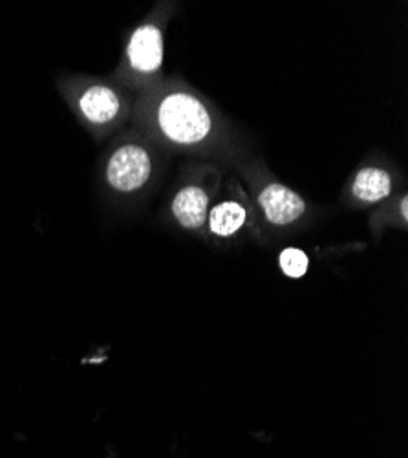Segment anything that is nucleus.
Returning a JSON list of instances; mask_svg holds the SVG:
<instances>
[{"instance_id":"0eeeda50","label":"nucleus","mask_w":408,"mask_h":458,"mask_svg":"<svg viewBox=\"0 0 408 458\" xmlns=\"http://www.w3.org/2000/svg\"><path fill=\"white\" fill-rule=\"evenodd\" d=\"M392 191V178L387 171L378 167H366L357 173L354 180V195L361 202L376 204L385 200Z\"/></svg>"},{"instance_id":"1a4fd4ad","label":"nucleus","mask_w":408,"mask_h":458,"mask_svg":"<svg viewBox=\"0 0 408 458\" xmlns=\"http://www.w3.org/2000/svg\"><path fill=\"white\" fill-rule=\"evenodd\" d=\"M280 268L287 277H303L308 272V255L303 250H296V248H287L280 253Z\"/></svg>"},{"instance_id":"423d86ee","label":"nucleus","mask_w":408,"mask_h":458,"mask_svg":"<svg viewBox=\"0 0 408 458\" xmlns=\"http://www.w3.org/2000/svg\"><path fill=\"white\" fill-rule=\"evenodd\" d=\"M209 197L202 187H183L172 200V215L183 227H200L207 218Z\"/></svg>"},{"instance_id":"39448f33","label":"nucleus","mask_w":408,"mask_h":458,"mask_svg":"<svg viewBox=\"0 0 408 458\" xmlns=\"http://www.w3.org/2000/svg\"><path fill=\"white\" fill-rule=\"evenodd\" d=\"M79 110L90 123L104 125L118 118L121 99L106 85H92L79 96Z\"/></svg>"},{"instance_id":"9d476101","label":"nucleus","mask_w":408,"mask_h":458,"mask_svg":"<svg viewBox=\"0 0 408 458\" xmlns=\"http://www.w3.org/2000/svg\"><path fill=\"white\" fill-rule=\"evenodd\" d=\"M401 213H403V218L408 216V200H406V197H403V200H401Z\"/></svg>"},{"instance_id":"20e7f679","label":"nucleus","mask_w":408,"mask_h":458,"mask_svg":"<svg viewBox=\"0 0 408 458\" xmlns=\"http://www.w3.org/2000/svg\"><path fill=\"white\" fill-rule=\"evenodd\" d=\"M258 204L266 218L275 225H287L306 211L304 200L282 183H270L264 187L262 193L258 195Z\"/></svg>"},{"instance_id":"f257e3e1","label":"nucleus","mask_w":408,"mask_h":458,"mask_svg":"<svg viewBox=\"0 0 408 458\" xmlns=\"http://www.w3.org/2000/svg\"><path fill=\"white\" fill-rule=\"evenodd\" d=\"M158 125L171 141L179 145H193L205 140L212 127L204 103L183 92L171 94L160 103Z\"/></svg>"},{"instance_id":"f03ea898","label":"nucleus","mask_w":408,"mask_h":458,"mask_svg":"<svg viewBox=\"0 0 408 458\" xmlns=\"http://www.w3.org/2000/svg\"><path fill=\"white\" fill-rule=\"evenodd\" d=\"M153 173L151 155L136 143L118 147L106 164V182L120 193H132L143 187Z\"/></svg>"},{"instance_id":"6e6552de","label":"nucleus","mask_w":408,"mask_h":458,"mask_svg":"<svg viewBox=\"0 0 408 458\" xmlns=\"http://www.w3.org/2000/svg\"><path fill=\"white\" fill-rule=\"evenodd\" d=\"M247 213L237 202H221L209 215L211 232L218 237H231L246 224Z\"/></svg>"},{"instance_id":"7ed1b4c3","label":"nucleus","mask_w":408,"mask_h":458,"mask_svg":"<svg viewBox=\"0 0 408 458\" xmlns=\"http://www.w3.org/2000/svg\"><path fill=\"white\" fill-rule=\"evenodd\" d=\"M127 57L134 70L151 73L160 68L163 59L162 31L154 24H143L132 35L127 47Z\"/></svg>"}]
</instances>
